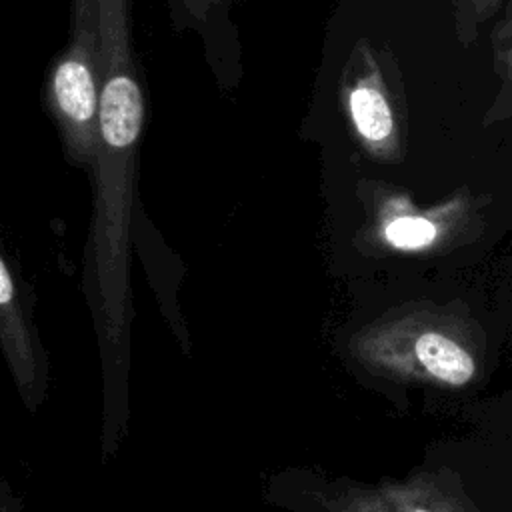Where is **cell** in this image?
I'll return each instance as SVG.
<instances>
[{"instance_id":"obj_9","label":"cell","mask_w":512,"mask_h":512,"mask_svg":"<svg viewBox=\"0 0 512 512\" xmlns=\"http://www.w3.org/2000/svg\"><path fill=\"white\" fill-rule=\"evenodd\" d=\"M472 2V6L478 10V12H490L492 10V6L496 4V0H470Z\"/></svg>"},{"instance_id":"obj_6","label":"cell","mask_w":512,"mask_h":512,"mask_svg":"<svg viewBox=\"0 0 512 512\" xmlns=\"http://www.w3.org/2000/svg\"><path fill=\"white\" fill-rule=\"evenodd\" d=\"M328 512H468L444 482L424 476L374 488H352L326 502Z\"/></svg>"},{"instance_id":"obj_4","label":"cell","mask_w":512,"mask_h":512,"mask_svg":"<svg viewBox=\"0 0 512 512\" xmlns=\"http://www.w3.org/2000/svg\"><path fill=\"white\" fill-rule=\"evenodd\" d=\"M468 198L456 194L442 204L420 210L410 198L390 194L374 216V238L396 252H424L444 244L468 218Z\"/></svg>"},{"instance_id":"obj_2","label":"cell","mask_w":512,"mask_h":512,"mask_svg":"<svg viewBox=\"0 0 512 512\" xmlns=\"http://www.w3.org/2000/svg\"><path fill=\"white\" fill-rule=\"evenodd\" d=\"M350 352L370 372L442 388H464L478 374L468 330L454 316L430 308L368 324L352 336Z\"/></svg>"},{"instance_id":"obj_1","label":"cell","mask_w":512,"mask_h":512,"mask_svg":"<svg viewBox=\"0 0 512 512\" xmlns=\"http://www.w3.org/2000/svg\"><path fill=\"white\" fill-rule=\"evenodd\" d=\"M98 6L102 50L90 248L102 296L112 304L124 294L128 276L146 100L132 46L130 0H98Z\"/></svg>"},{"instance_id":"obj_5","label":"cell","mask_w":512,"mask_h":512,"mask_svg":"<svg viewBox=\"0 0 512 512\" xmlns=\"http://www.w3.org/2000/svg\"><path fill=\"white\" fill-rule=\"evenodd\" d=\"M342 104L364 150L380 160H396L400 154L396 114L380 66L366 48L358 72L342 88Z\"/></svg>"},{"instance_id":"obj_3","label":"cell","mask_w":512,"mask_h":512,"mask_svg":"<svg viewBox=\"0 0 512 512\" xmlns=\"http://www.w3.org/2000/svg\"><path fill=\"white\" fill-rule=\"evenodd\" d=\"M68 44L52 60L44 80V106L68 160L92 170L100 90L98 0H70Z\"/></svg>"},{"instance_id":"obj_8","label":"cell","mask_w":512,"mask_h":512,"mask_svg":"<svg viewBox=\"0 0 512 512\" xmlns=\"http://www.w3.org/2000/svg\"><path fill=\"white\" fill-rule=\"evenodd\" d=\"M222 0H176V4L186 10L188 14L196 16V18H204L208 14L210 8H214L216 4H220Z\"/></svg>"},{"instance_id":"obj_7","label":"cell","mask_w":512,"mask_h":512,"mask_svg":"<svg viewBox=\"0 0 512 512\" xmlns=\"http://www.w3.org/2000/svg\"><path fill=\"white\" fill-rule=\"evenodd\" d=\"M494 40H496V58H498L500 70L502 74L512 76V10L506 16V20H502Z\"/></svg>"}]
</instances>
